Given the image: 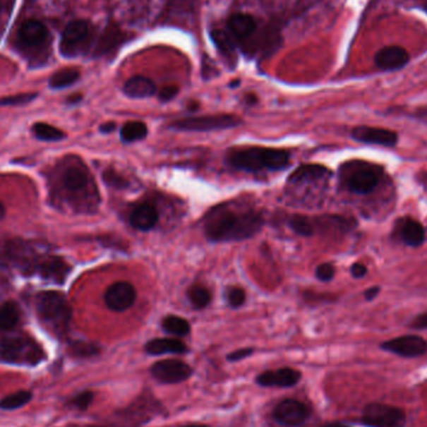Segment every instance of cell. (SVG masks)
Returning <instances> with one entry per match:
<instances>
[{
	"label": "cell",
	"mask_w": 427,
	"mask_h": 427,
	"mask_svg": "<svg viewBox=\"0 0 427 427\" xmlns=\"http://www.w3.org/2000/svg\"><path fill=\"white\" fill-rule=\"evenodd\" d=\"M264 225L258 211L236 210L219 205L206 215L204 234L212 243H230L253 238Z\"/></svg>",
	"instance_id": "obj_1"
},
{
	"label": "cell",
	"mask_w": 427,
	"mask_h": 427,
	"mask_svg": "<svg viewBox=\"0 0 427 427\" xmlns=\"http://www.w3.org/2000/svg\"><path fill=\"white\" fill-rule=\"evenodd\" d=\"M61 198L76 210L92 212L99 205V191L87 165L76 159L64 164L58 180Z\"/></svg>",
	"instance_id": "obj_2"
},
{
	"label": "cell",
	"mask_w": 427,
	"mask_h": 427,
	"mask_svg": "<svg viewBox=\"0 0 427 427\" xmlns=\"http://www.w3.org/2000/svg\"><path fill=\"white\" fill-rule=\"evenodd\" d=\"M290 154L282 149L251 146L235 149L227 154V164L246 173L280 172L289 167Z\"/></svg>",
	"instance_id": "obj_3"
},
{
	"label": "cell",
	"mask_w": 427,
	"mask_h": 427,
	"mask_svg": "<svg viewBox=\"0 0 427 427\" xmlns=\"http://www.w3.org/2000/svg\"><path fill=\"white\" fill-rule=\"evenodd\" d=\"M384 176L381 165L363 160L345 162L340 169L341 184L352 194H371L379 188Z\"/></svg>",
	"instance_id": "obj_4"
},
{
	"label": "cell",
	"mask_w": 427,
	"mask_h": 427,
	"mask_svg": "<svg viewBox=\"0 0 427 427\" xmlns=\"http://www.w3.org/2000/svg\"><path fill=\"white\" fill-rule=\"evenodd\" d=\"M37 311L40 320L55 334L64 335L69 329L73 310L61 292H40L37 296Z\"/></svg>",
	"instance_id": "obj_5"
},
{
	"label": "cell",
	"mask_w": 427,
	"mask_h": 427,
	"mask_svg": "<svg viewBox=\"0 0 427 427\" xmlns=\"http://www.w3.org/2000/svg\"><path fill=\"white\" fill-rule=\"evenodd\" d=\"M94 42V28L88 20L69 23L60 39V53L65 58H76L87 54Z\"/></svg>",
	"instance_id": "obj_6"
},
{
	"label": "cell",
	"mask_w": 427,
	"mask_h": 427,
	"mask_svg": "<svg viewBox=\"0 0 427 427\" xmlns=\"http://www.w3.org/2000/svg\"><path fill=\"white\" fill-rule=\"evenodd\" d=\"M0 357L18 365H37L44 352L35 341L28 337H6L0 340Z\"/></svg>",
	"instance_id": "obj_7"
},
{
	"label": "cell",
	"mask_w": 427,
	"mask_h": 427,
	"mask_svg": "<svg viewBox=\"0 0 427 427\" xmlns=\"http://www.w3.org/2000/svg\"><path fill=\"white\" fill-rule=\"evenodd\" d=\"M243 124V120L231 114H217V115H204V116H190L175 120L169 125L170 129L178 131H194L206 133L217 130L231 129Z\"/></svg>",
	"instance_id": "obj_8"
},
{
	"label": "cell",
	"mask_w": 427,
	"mask_h": 427,
	"mask_svg": "<svg viewBox=\"0 0 427 427\" xmlns=\"http://www.w3.org/2000/svg\"><path fill=\"white\" fill-rule=\"evenodd\" d=\"M406 421L402 409L378 402L365 406L361 417V422L368 427H405Z\"/></svg>",
	"instance_id": "obj_9"
},
{
	"label": "cell",
	"mask_w": 427,
	"mask_h": 427,
	"mask_svg": "<svg viewBox=\"0 0 427 427\" xmlns=\"http://www.w3.org/2000/svg\"><path fill=\"white\" fill-rule=\"evenodd\" d=\"M50 34L48 28L43 23L32 19L23 23L22 27L18 32L16 45L23 53H37L38 50L45 48L49 43Z\"/></svg>",
	"instance_id": "obj_10"
},
{
	"label": "cell",
	"mask_w": 427,
	"mask_h": 427,
	"mask_svg": "<svg viewBox=\"0 0 427 427\" xmlns=\"http://www.w3.org/2000/svg\"><path fill=\"white\" fill-rule=\"evenodd\" d=\"M331 173L329 169L320 165V164H306L299 167L294 173L290 175L287 184L291 188H308L315 186L319 189H325L327 181L330 180Z\"/></svg>",
	"instance_id": "obj_11"
},
{
	"label": "cell",
	"mask_w": 427,
	"mask_h": 427,
	"mask_svg": "<svg viewBox=\"0 0 427 427\" xmlns=\"http://www.w3.org/2000/svg\"><path fill=\"white\" fill-rule=\"evenodd\" d=\"M150 373L154 379L162 384H179L189 379L193 375V368L184 361L169 359L154 363L150 368Z\"/></svg>",
	"instance_id": "obj_12"
},
{
	"label": "cell",
	"mask_w": 427,
	"mask_h": 427,
	"mask_svg": "<svg viewBox=\"0 0 427 427\" xmlns=\"http://www.w3.org/2000/svg\"><path fill=\"white\" fill-rule=\"evenodd\" d=\"M310 409L303 402L294 399H287L276 406L274 419L282 426L298 427L308 421Z\"/></svg>",
	"instance_id": "obj_13"
},
{
	"label": "cell",
	"mask_w": 427,
	"mask_h": 427,
	"mask_svg": "<svg viewBox=\"0 0 427 427\" xmlns=\"http://www.w3.org/2000/svg\"><path fill=\"white\" fill-rule=\"evenodd\" d=\"M381 349L384 351L391 352L401 357L414 359L422 356L427 351V342L421 336L405 335L385 341L381 345Z\"/></svg>",
	"instance_id": "obj_14"
},
{
	"label": "cell",
	"mask_w": 427,
	"mask_h": 427,
	"mask_svg": "<svg viewBox=\"0 0 427 427\" xmlns=\"http://www.w3.org/2000/svg\"><path fill=\"white\" fill-rule=\"evenodd\" d=\"M105 303L110 310L123 313L131 308L136 300V287L130 282H118L108 287L104 295Z\"/></svg>",
	"instance_id": "obj_15"
},
{
	"label": "cell",
	"mask_w": 427,
	"mask_h": 427,
	"mask_svg": "<svg viewBox=\"0 0 427 427\" xmlns=\"http://www.w3.org/2000/svg\"><path fill=\"white\" fill-rule=\"evenodd\" d=\"M199 0H168L162 13V23L186 25L193 22Z\"/></svg>",
	"instance_id": "obj_16"
},
{
	"label": "cell",
	"mask_w": 427,
	"mask_h": 427,
	"mask_svg": "<svg viewBox=\"0 0 427 427\" xmlns=\"http://www.w3.org/2000/svg\"><path fill=\"white\" fill-rule=\"evenodd\" d=\"M351 136L359 143L386 146V148H392L399 141V136L395 131L383 129V128H373V126H366V125L356 126L355 129L352 130Z\"/></svg>",
	"instance_id": "obj_17"
},
{
	"label": "cell",
	"mask_w": 427,
	"mask_h": 427,
	"mask_svg": "<svg viewBox=\"0 0 427 427\" xmlns=\"http://www.w3.org/2000/svg\"><path fill=\"white\" fill-rule=\"evenodd\" d=\"M394 235L399 241L410 248L421 246L426 239L425 227H422L421 222L410 217H401L396 222Z\"/></svg>",
	"instance_id": "obj_18"
},
{
	"label": "cell",
	"mask_w": 427,
	"mask_h": 427,
	"mask_svg": "<svg viewBox=\"0 0 427 427\" xmlns=\"http://www.w3.org/2000/svg\"><path fill=\"white\" fill-rule=\"evenodd\" d=\"M126 34L116 23H109L104 32L97 38L95 45V53L97 58L113 55L119 50L120 47L125 43Z\"/></svg>",
	"instance_id": "obj_19"
},
{
	"label": "cell",
	"mask_w": 427,
	"mask_h": 427,
	"mask_svg": "<svg viewBox=\"0 0 427 427\" xmlns=\"http://www.w3.org/2000/svg\"><path fill=\"white\" fill-rule=\"evenodd\" d=\"M409 60L410 55L399 45L385 47L375 55V64L381 71H397L404 68Z\"/></svg>",
	"instance_id": "obj_20"
},
{
	"label": "cell",
	"mask_w": 427,
	"mask_h": 427,
	"mask_svg": "<svg viewBox=\"0 0 427 427\" xmlns=\"http://www.w3.org/2000/svg\"><path fill=\"white\" fill-rule=\"evenodd\" d=\"M301 379V373L291 368H282L275 371H266L258 376V384L264 387H291Z\"/></svg>",
	"instance_id": "obj_21"
},
{
	"label": "cell",
	"mask_w": 427,
	"mask_h": 427,
	"mask_svg": "<svg viewBox=\"0 0 427 427\" xmlns=\"http://www.w3.org/2000/svg\"><path fill=\"white\" fill-rule=\"evenodd\" d=\"M71 272V266L61 258L58 256H49L42 260L38 267L39 275L44 280L55 282V284H63Z\"/></svg>",
	"instance_id": "obj_22"
},
{
	"label": "cell",
	"mask_w": 427,
	"mask_h": 427,
	"mask_svg": "<svg viewBox=\"0 0 427 427\" xmlns=\"http://www.w3.org/2000/svg\"><path fill=\"white\" fill-rule=\"evenodd\" d=\"M258 28L253 16L246 13H235L227 20V32L236 42H245L254 34Z\"/></svg>",
	"instance_id": "obj_23"
},
{
	"label": "cell",
	"mask_w": 427,
	"mask_h": 427,
	"mask_svg": "<svg viewBox=\"0 0 427 427\" xmlns=\"http://www.w3.org/2000/svg\"><path fill=\"white\" fill-rule=\"evenodd\" d=\"M131 227L139 231H149L159 222V211L152 204H140L130 214Z\"/></svg>",
	"instance_id": "obj_24"
},
{
	"label": "cell",
	"mask_w": 427,
	"mask_h": 427,
	"mask_svg": "<svg viewBox=\"0 0 427 427\" xmlns=\"http://www.w3.org/2000/svg\"><path fill=\"white\" fill-rule=\"evenodd\" d=\"M123 92L131 99H145L152 97L157 92V85L152 79L146 76H136L126 80Z\"/></svg>",
	"instance_id": "obj_25"
},
{
	"label": "cell",
	"mask_w": 427,
	"mask_h": 427,
	"mask_svg": "<svg viewBox=\"0 0 427 427\" xmlns=\"http://www.w3.org/2000/svg\"><path fill=\"white\" fill-rule=\"evenodd\" d=\"M212 43L215 44L220 54L229 61L230 66L236 64V40L231 37L229 32L215 29L210 32Z\"/></svg>",
	"instance_id": "obj_26"
},
{
	"label": "cell",
	"mask_w": 427,
	"mask_h": 427,
	"mask_svg": "<svg viewBox=\"0 0 427 427\" xmlns=\"http://www.w3.org/2000/svg\"><path fill=\"white\" fill-rule=\"evenodd\" d=\"M145 351L149 355H167V354H185L188 347L178 339H154L145 345Z\"/></svg>",
	"instance_id": "obj_27"
},
{
	"label": "cell",
	"mask_w": 427,
	"mask_h": 427,
	"mask_svg": "<svg viewBox=\"0 0 427 427\" xmlns=\"http://www.w3.org/2000/svg\"><path fill=\"white\" fill-rule=\"evenodd\" d=\"M80 78V71L76 68H64L61 71H56L49 79V85L52 89H64V88L71 87L76 84V81Z\"/></svg>",
	"instance_id": "obj_28"
},
{
	"label": "cell",
	"mask_w": 427,
	"mask_h": 427,
	"mask_svg": "<svg viewBox=\"0 0 427 427\" xmlns=\"http://www.w3.org/2000/svg\"><path fill=\"white\" fill-rule=\"evenodd\" d=\"M146 136H148V126L143 121H129L121 128L120 131L121 140L126 144L143 140Z\"/></svg>",
	"instance_id": "obj_29"
},
{
	"label": "cell",
	"mask_w": 427,
	"mask_h": 427,
	"mask_svg": "<svg viewBox=\"0 0 427 427\" xmlns=\"http://www.w3.org/2000/svg\"><path fill=\"white\" fill-rule=\"evenodd\" d=\"M20 319L19 308L14 303H6L0 306V330L8 331L16 327Z\"/></svg>",
	"instance_id": "obj_30"
},
{
	"label": "cell",
	"mask_w": 427,
	"mask_h": 427,
	"mask_svg": "<svg viewBox=\"0 0 427 427\" xmlns=\"http://www.w3.org/2000/svg\"><path fill=\"white\" fill-rule=\"evenodd\" d=\"M162 330L174 336H186L190 332V324L188 320L180 316L169 315L162 323Z\"/></svg>",
	"instance_id": "obj_31"
},
{
	"label": "cell",
	"mask_w": 427,
	"mask_h": 427,
	"mask_svg": "<svg viewBox=\"0 0 427 427\" xmlns=\"http://www.w3.org/2000/svg\"><path fill=\"white\" fill-rule=\"evenodd\" d=\"M32 394L28 390H20V391H16L11 395H8L0 400V409L1 410H16V409H20L23 406L27 405L29 401L32 400Z\"/></svg>",
	"instance_id": "obj_32"
},
{
	"label": "cell",
	"mask_w": 427,
	"mask_h": 427,
	"mask_svg": "<svg viewBox=\"0 0 427 427\" xmlns=\"http://www.w3.org/2000/svg\"><path fill=\"white\" fill-rule=\"evenodd\" d=\"M32 133L39 140L43 141H59L63 140L65 138V134L61 130L55 128L53 125L45 124V123H37L34 125Z\"/></svg>",
	"instance_id": "obj_33"
},
{
	"label": "cell",
	"mask_w": 427,
	"mask_h": 427,
	"mask_svg": "<svg viewBox=\"0 0 427 427\" xmlns=\"http://www.w3.org/2000/svg\"><path fill=\"white\" fill-rule=\"evenodd\" d=\"M188 299L193 308L201 310L210 303L211 294L206 287H201V285H193L188 291Z\"/></svg>",
	"instance_id": "obj_34"
},
{
	"label": "cell",
	"mask_w": 427,
	"mask_h": 427,
	"mask_svg": "<svg viewBox=\"0 0 427 427\" xmlns=\"http://www.w3.org/2000/svg\"><path fill=\"white\" fill-rule=\"evenodd\" d=\"M289 227L298 235L311 236L315 233L314 219H310L303 215H294L289 219Z\"/></svg>",
	"instance_id": "obj_35"
},
{
	"label": "cell",
	"mask_w": 427,
	"mask_h": 427,
	"mask_svg": "<svg viewBox=\"0 0 427 427\" xmlns=\"http://www.w3.org/2000/svg\"><path fill=\"white\" fill-rule=\"evenodd\" d=\"M103 180L108 186H112L114 189L123 190L129 188L130 183L126 179L116 173L113 169H108L103 173Z\"/></svg>",
	"instance_id": "obj_36"
},
{
	"label": "cell",
	"mask_w": 427,
	"mask_h": 427,
	"mask_svg": "<svg viewBox=\"0 0 427 427\" xmlns=\"http://www.w3.org/2000/svg\"><path fill=\"white\" fill-rule=\"evenodd\" d=\"M37 97L35 92H24V94H16L11 97H3L0 99V105L1 107H16V105H25L30 103Z\"/></svg>",
	"instance_id": "obj_37"
},
{
	"label": "cell",
	"mask_w": 427,
	"mask_h": 427,
	"mask_svg": "<svg viewBox=\"0 0 427 427\" xmlns=\"http://www.w3.org/2000/svg\"><path fill=\"white\" fill-rule=\"evenodd\" d=\"M227 299L230 308H240L246 300V294L240 287H230L227 292Z\"/></svg>",
	"instance_id": "obj_38"
},
{
	"label": "cell",
	"mask_w": 427,
	"mask_h": 427,
	"mask_svg": "<svg viewBox=\"0 0 427 427\" xmlns=\"http://www.w3.org/2000/svg\"><path fill=\"white\" fill-rule=\"evenodd\" d=\"M315 274H316V277L319 279L320 282H331L335 276V266L330 264V263H324V264H321V265L316 267Z\"/></svg>",
	"instance_id": "obj_39"
},
{
	"label": "cell",
	"mask_w": 427,
	"mask_h": 427,
	"mask_svg": "<svg viewBox=\"0 0 427 427\" xmlns=\"http://www.w3.org/2000/svg\"><path fill=\"white\" fill-rule=\"evenodd\" d=\"M92 400H94L92 392L84 391L73 399V405L79 410H87L88 407L92 405Z\"/></svg>",
	"instance_id": "obj_40"
},
{
	"label": "cell",
	"mask_w": 427,
	"mask_h": 427,
	"mask_svg": "<svg viewBox=\"0 0 427 427\" xmlns=\"http://www.w3.org/2000/svg\"><path fill=\"white\" fill-rule=\"evenodd\" d=\"M73 349H74L76 355H80V356H92V355H95L99 351L95 345L85 344V342H76Z\"/></svg>",
	"instance_id": "obj_41"
},
{
	"label": "cell",
	"mask_w": 427,
	"mask_h": 427,
	"mask_svg": "<svg viewBox=\"0 0 427 427\" xmlns=\"http://www.w3.org/2000/svg\"><path fill=\"white\" fill-rule=\"evenodd\" d=\"M178 92L179 88L175 87V85L165 87L159 92V100H160L162 103H168V102L173 100L174 97L178 95Z\"/></svg>",
	"instance_id": "obj_42"
},
{
	"label": "cell",
	"mask_w": 427,
	"mask_h": 427,
	"mask_svg": "<svg viewBox=\"0 0 427 427\" xmlns=\"http://www.w3.org/2000/svg\"><path fill=\"white\" fill-rule=\"evenodd\" d=\"M410 327L415 330H427V311L412 320Z\"/></svg>",
	"instance_id": "obj_43"
},
{
	"label": "cell",
	"mask_w": 427,
	"mask_h": 427,
	"mask_svg": "<svg viewBox=\"0 0 427 427\" xmlns=\"http://www.w3.org/2000/svg\"><path fill=\"white\" fill-rule=\"evenodd\" d=\"M254 352L253 349H240V350H236V351L231 352L230 355H227V360L229 361H240V360H243L245 357L250 356L251 354Z\"/></svg>",
	"instance_id": "obj_44"
},
{
	"label": "cell",
	"mask_w": 427,
	"mask_h": 427,
	"mask_svg": "<svg viewBox=\"0 0 427 427\" xmlns=\"http://www.w3.org/2000/svg\"><path fill=\"white\" fill-rule=\"evenodd\" d=\"M350 272H351L352 277H355V279H363L368 274V267L361 264V263H355L354 265L351 266V269H350Z\"/></svg>",
	"instance_id": "obj_45"
},
{
	"label": "cell",
	"mask_w": 427,
	"mask_h": 427,
	"mask_svg": "<svg viewBox=\"0 0 427 427\" xmlns=\"http://www.w3.org/2000/svg\"><path fill=\"white\" fill-rule=\"evenodd\" d=\"M380 290H381V289H380L379 287H370L368 290H366V291H365V294H363V296H365V299H366L368 301H371V300H373V299L378 298V296H379Z\"/></svg>",
	"instance_id": "obj_46"
},
{
	"label": "cell",
	"mask_w": 427,
	"mask_h": 427,
	"mask_svg": "<svg viewBox=\"0 0 427 427\" xmlns=\"http://www.w3.org/2000/svg\"><path fill=\"white\" fill-rule=\"evenodd\" d=\"M14 3H16V0H0V16L6 11H11Z\"/></svg>",
	"instance_id": "obj_47"
},
{
	"label": "cell",
	"mask_w": 427,
	"mask_h": 427,
	"mask_svg": "<svg viewBox=\"0 0 427 427\" xmlns=\"http://www.w3.org/2000/svg\"><path fill=\"white\" fill-rule=\"evenodd\" d=\"M414 116L417 120H420L422 123L427 124V108H421L416 110V113L414 114Z\"/></svg>",
	"instance_id": "obj_48"
},
{
	"label": "cell",
	"mask_w": 427,
	"mask_h": 427,
	"mask_svg": "<svg viewBox=\"0 0 427 427\" xmlns=\"http://www.w3.org/2000/svg\"><path fill=\"white\" fill-rule=\"evenodd\" d=\"M116 128V125L115 123H105V124L102 125L100 126V131L104 133V134H109V133H112Z\"/></svg>",
	"instance_id": "obj_49"
},
{
	"label": "cell",
	"mask_w": 427,
	"mask_h": 427,
	"mask_svg": "<svg viewBox=\"0 0 427 427\" xmlns=\"http://www.w3.org/2000/svg\"><path fill=\"white\" fill-rule=\"evenodd\" d=\"M6 217V206L3 205V203L0 201V220H3Z\"/></svg>",
	"instance_id": "obj_50"
},
{
	"label": "cell",
	"mask_w": 427,
	"mask_h": 427,
	"mask_svg": "<svg viewBox=\"0 0 427 427\" xmlns=\"http://www.w3.org/2000/svg\"><path fill=\"white\" fill-rule=\"evenodd\" d=\"M246 102H248L250 105H253V104L256 103V97H255V95H249V97H246Z\"/></svg>",
	"instance_id": "obj_51"
},
{
	"label": "cell",
	"mask_w": 427,
	"mask_h": 427,
	"mask_svg": "<svg viewBox=\"0 0 427 427\" xmlns=\"http://www.w3.org/2000/svg\"><path fill=\"white\" fill-rule=\"evenodd\" d=\"M324 427H349L347 425H342V423H329V425H326Z\"/></svg>",
	"instance_id": "obj_52"
},
{
	"label": "cell",
	"mask_w": 427,
	"mask_h": 427,
	"mask_svg": "<svg viewBox=\"0 0 427 427\" xmlns=\"http://www.w3.org/2000/svg\"><path fill=\"white\" fill-rule=\"evenodd\" d=\"M185 427H208V426H205V425H189V426H185Z\"/></svg>",
	"instance_id": "obj_53"
}]
</instances>
